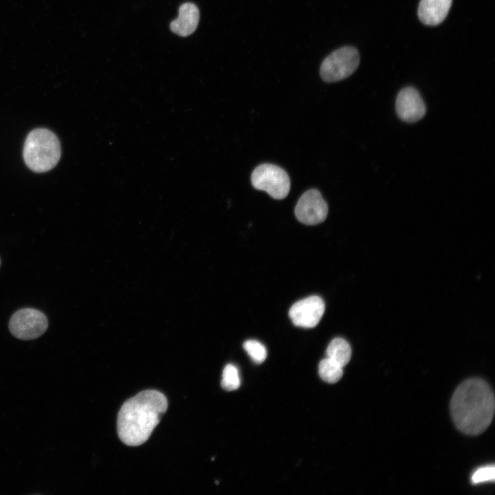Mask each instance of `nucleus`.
I'll list each match as a JSON object with an SVG mask.
<instances>
[{"instance_id": "6e6552de", "label": "nucleus", "mask_w": 495, "mask_h": 495, "mask_svg": "<svg viewBox=\"0 0 495 495\" xmlns=\"http://www.w3.org/2000/svg\"><path fill=\"white\" fill-rule=\"evenodd\" d=\"M325 309L323 300L311 296L295 302L289 311L294 325L303 328L315 327L320 321Z\"/></svg>"}, {"instance_id": "7ed1b4c3", "label": "nucleus", "mask_w": 495, "mask_h": 495, "mask_svg": "<svg viewBox=\"0 0 495 495\" xmlns=\"http://www.w3.org/2000/svg\"><path fill=\"white\" fill-rule=\"evenodd\" d=\"M60 157V146L56 135L47 129H36L27 136L23 159L32 170L46 172L53 168Z\"/></svg>"}, {"instance_id": "ddd939ff", "label": "nucleus", "mask_w": 495, "mask_h": 495, "mask_svg": "<svg viewBox=\"0 0 495 495\" xmlns=\"http://www.w3.org/2000/svg\"><path fill=\"white\" fill-rule=\"evenodd\" d=\"M342 368L343 367L336 362L326 358L319 364V375L324 382L333 384L342 377L343 373Z\"/></svg>"}, {"instance_id": "4468645a", "label": "nucleus", "mask_w": 495, "mask_h": 495, "mask_svg": "<svg viewBox=\"0 0 495 495\" xmlns=\"http://www.w3.org/2000/svg\"><path fill=\"white\" fill-rule=\"evenodd\" d=\"M241 384L238 369L232 364H227L222 373L221 387L228 391L236 390Z\"/></svg>"}, {"instance_id": "2eb2a0df", "label": "nucleus", "mask_w": 495, "mask_h": 495, "mask_svg": "<svg viewBox=\"0 0 495 495\" xmlns=\"http://www.w3.org/2000/svg\"><path fill=\"white\" fill-rule=\"evenodd\" d=\"M243 348L251 359L256 364H261L266 359V349L258 341L254 340H246L243 343Z\"/></svg>"}, {"instance_id": "0eeeda50", "label": "nucleus", "mask_w": 495, "mask_h": 495, "mask_svg": "<svg viewBox=\"0 0 495 495\" xmlns=\"http://www.w3.org/2000/svg\"><path fill=\"white\" fill-rule=\"evenodd\" d=\"M294 212L300 222L306 225H316L326 219L328 206L318 190L310 189L300 197Z\"/></svg>"}, {"instance_id": "9b49d317", "label": "nucleus", "mask_w": 495, "mask_h": 495, "mask_svg": "<svg viewBox=\"0 0 495 495\" xmlns=\"http://www.w3.org/2000/svg\"><path fill=\"white\" fill-rule=\"evenodd\" d=\"M199 20L198 8L192 3H185L179 7L178 17L171 22L170 28L179 36H187L195 31Z\"/></svg>"}, {"instance_id": "1a4fd4ad", "label": "nucleus", "mask_w": 495, "mask_h": 495, "mask_svg": "<svg viewBox=\"0 0 495 495\" xmlns=\"http://www.w3.org/2000/svg\"><path fill=\"white\" fill-rule=\"evenodd\" d=\"M395 108L399 118L406 122L420 120L426 112V107L421 95L412 87H405L399 92Z\"/></svg>"}, {"instance_id": "20e7f679", "label": "nucleus", "mask_w": 495, "mask_h": 495, "mask_svg": "<svg viewBox=\"0 0 495 495\" xmlns=\"http://www.w3.org/2000/svg\"><path fill=\"white\" fill-rule=\"evenodd\" d=\"M359 63L360 55L356 48L344 46L336 50L324 59L320 75L327 82L342 80L353 74Z\"/></svg>"}, {"instance_id": "39448f33", "label": "nucleus", "mask_w": 495, "mask_h": 495, "mask_svg": "<svg viewBox=\"0 0 495 495\" xmlns=\"http://www.w3.org/2000/svg\"><path fill=\"white\" fill-rule=\"evenodd\" d=\"M251 182L254 188L267 192L276 199L285 198L291 186L285 170L271 164H263L255 168L251 175Z\"/></svg>"}, {"instance_id": "423d86ee", "label": "nucleus", "mask_w": 495, "mask_h": 495, "mask_svg": "<svg viewBox=\"0 0 495 495\" xmlns=\"http://www.w3.org/2000/svg\"><path fill=\"white\" fill-rule=\"evenodd\" d=\"M46 316L39 310L24 308L15 312L9 321L10 333L16 338L29 340L36 339L47 330Z\"/></svg>"}, {"instance_id": "f03ea898", "label": "nucleus", "mask_w": 495, "mask_h": 495, "mask_svg": "<svg viewBox=\"0 0 495 495\" xmlns=\"http://www.w3.org/2000/svg\"><path fill=\"white\" fill-rule=\"evenodd\" d=\"M450 413L462 432L473 436L483 432L494 413V396L489 384L478 378L462 382L451 399Z\"/></svg>"}, {"instance_id": "f8f14e48", "label": "nucleus", "mask_w": 495, "mask_h": 495, "mask_svg": "<svg viewBox=\"0 0 495 495\" xmlns=\"http://www.w3.org/2000/svg\"><path fill=\"white\" fill-rule=\"evenodd\" d=\"M327 355V358L344 367L351 359V349L350 345L345 340L336 338L328 345Z\"/></svg>"}, {"instance_id": "dca6fc26", "label": "nucleus", "mask_w": 495, "mask_h": 495, "mask_svg": "<svg viewBox=\"0 0 495 495\" xmlns=\"http://www.w3.org/2000/svg\"><path fill=\"white\" fill-rule=\"evenodd\" d=\"M495 478V468L488 465L477 469L472 476V482L478 484L483 482L494 481Z\"/></svg>"}, {"instance_id": "9d476101", "label": "nucleus", "mask_w": 495, "mask_h": 495, "mask_svg": "<svg viewBox=\"0 0 495 495\" xmlns=\"http://www.w3.org/2000/svg\"><path fill=\"white\" fill-rule=\"evenodd\" d=\"M452 0H421L418 8L419 20L427 25H437L447 16Z\"/></svg>"}, {"instance_id": "f257e3e1", "label": "nucleus", "mask_w": 495, "mask_h": 495, "mask_svg": "<svg viewBox=\"0 0 495 495\" xmlns=\"http://www.w3.org/2000/svg\"><path fill=\"white\" fill-rule=\"evenodd\" d=\"M168 408L166 396L156 390H145L126 400L118 415L120 439L129 446L146 442Z\"/></svg>"}]
</instances>
